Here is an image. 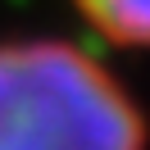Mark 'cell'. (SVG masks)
Wrapping results in <instances>:
<instances>
[{"mask_svg": "<svg viewBox=\"0 0 150 150\" xmlns=\"http://www.w3.org/2000/svg\"><path fill=\"white\" fill-rule=\"evenodd\" d=\"M68 5L100 41L123 50H150V0H68Z\"/></svg>", "mask_w": 150, "mask_h": 150, "instance_id": "2", "label": "cell"}, {"mask_svg": "<svg viewBox=\"0 0 150 150\" xmlns=\"http://www.w3.org/2000/svg\"><path fill=\"white\" fill-rule=\"evenodd\" d=\"M0 150H146V114L86 46L0 37Z\"/></svg>", "mask_w": 150, "mask_h": 150, "instance_id": "1", "label": "cell"}]
</instances>
